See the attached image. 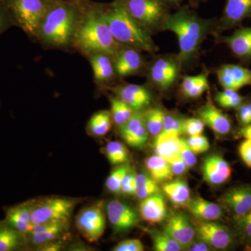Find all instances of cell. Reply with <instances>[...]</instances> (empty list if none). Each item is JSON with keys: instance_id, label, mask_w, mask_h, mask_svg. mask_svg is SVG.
<instances>
[{"instance_id": "cell-1", "label": "cell", "mask_w": 251, "mask_h": 251, "mask_svg": "<svg viewBox=\"0 0 251 251\" xmlns=\"http://www.w3.org/2000/svg\"><path fill=\"white\" fill-rule=\"evenodd\" d=\"M100 14L117 42L137 50L152 52L156 49L148 31L130 16L124 3L117 1Z\"/></svg>"}, {"instance_id": "cell-2", "label": "cell", "mask_w": 251, "mask_h": 251, "mask_svg": "<svg viewBox=\"0 0 251 251\" xmlns=\"http://www.w3.org/2000/svg\"><path fill=\"white\" fill-rule=\"evenodd\" d=\"M163 29L174 33L178 39L179 58L190 60L196 54L209 29V23L187 10L171 15L163 23Z\"/></svg>"}, {"instance_id": "cell-3", "label": "cell", "mask_w": 251, "mask_h": 251, "mask_svg": "<svg viewBox=\"0 0 251 251\" xmlns=\"http://www.w3.org/2000/svg\"><path fill=\"white\" fill-rule=\"evenodd\" d=\"M74 37L82 50L92 54L101 52L112 55L118 52L120 44L100 13L87 15L77 27Z\"/></svg>"}, {"instance_id": "cell-4", "label": "cell", "mask_w": 251, "mask_h": 251, "mask_svg": "<svg viewBox=\"0 0 251 251\" xmlns=\"http://www.w3.org/2000/svg\"><path fill=\"white\" fill-rule=\"evenodd\" d=\"M77 27L75 11L67 5H59L46 13L38 34L51 45L65 46L75 35Z\"/></svg>"}, {"instance_id": "cell-5", "label": "cell", "mask_w": 251, "mask_h": 251, "mask_svg": "<svg viewBox=\"0 0 251 251\" xmlns=\"http://www.w3.org/2000/svg\"><path fill=\"white\" fill-rule=\"evenodd\" d=\"M77 201L66 198H47L33 200L31 206L32 225L44 223H69Z\"/></svg>"}, {"instance_id": "cell-6", "label": "cell", "mask_w": 251, "mask_h": 251, "mask_svg": "<svg viewBox=\"0 0 251 251\" xmlns=\"http://www.w3.org/2000/svg\"><path fill=\"white\" fill-rule=\"evenodd\" d=\"M7 4L16 24L29 35H37L50 9L45 0H8Z\"/></svg>"}, {"instance_id": "cell-7", "label": "cell", "mask_w": 251, "mask_h": 251, "mask_svg": "<svg viewBox=\"0 0 251 251\" xmlns=\"http://www.w3.org/2000/svg\"><path fill=\"white\" fill-rule=\"evenodd\" d=\"M75 226L88 242H97L103 235L106 226L103 203L86 206L75 217Z\"/></svg>"}, {"instance_id": "cell-8", "label": "cell", "mask_w": 251, "mask_h": 251, "mask_svg": "<svg viewBox=\"0 0 251 251\" xmlns=\"http://www.w3.org/2000/svg\"><path fill=\"white\" fill-rule=\"evenodd\" d=\"M196 237L202 239L216 250H226L233 244L232 232L228 227L215 221H198L195 224Z\"/></svg>"}, {"instance_id": "cell-9", "label": "cell", "mask_w": 251, "mask_h": 251, "mask_svg": "<svg viewBox=\"0 0 251 251\" xmlns=\"http://www.w3.org/2000/svg\"><path fill=\"white\" fill-rule=\"evenodd\" d=\"M108 219L116 233L128 232L138 226L140 221L137 211L126 203L112 200L106 205Z\"/></svg>"}, {"instance_id": "cell-10", "label": "cell", "mask_w": 251, "mask_h": 251, "mask_svg": "<svg viewBox=\"0 0 251 251\" xmlns=\"http://www.w3.org/2000/svg\"><path fill=\"white\" fill-rule=\"evenodd\" d=\"M125 4L130 16L143 27L156 25L164 14L160 0H128Z\"/></svg>"}, {"instance_id": "cell-11", "label": "cell", "mask_w": 251, "mask_h": 251, "mask_svg": "<svg viewBox=\"0 0 251 251\" xmlns=\"http://www.w3.org/2000/svg\"><path fill=\"white\" fill-rule=\"evenodd\" d=\"M220 202L234 219L245 215L251 211V184L230 188L220 198Z\"/></svg>"}, {"instance_id": "cell-12", "label": "cell", "mask_w": 251, "mask_h": 251, "mask_svg": "<svg viewBox=\"0 0 251 251\" xmlns=\"http://www.w3.org/2000/svg\"><path fill=\"white\" fill-rule=\"evenodd\" d=\"M120 134L124 141L131 148H143L148 143L150 133L145 125L143 112H135L126 123L120 127Z\"/></svg>"}, {"instance_id": "cell-13", "label": "cell", "mask_w": 251, "mask_h": 251, "mask_svg": "<svg viewBox=\"0 0 251 251\" xmlns=\"http://www.w3.org/2000/svg\"><path fill=\"white\" fill-rule=\"evenodd\" d=\"M163 232L179 243L184 250L196 237L195 225L190 221L186 214L182 213L172 216Z\"/></svg>"}, {"instance_id": "cell-14", "label": "cell", "mask_w": 251, "mask_h": 251, "mask_svg": "<svg viewBox=\"0 0 251 251\" xmlns=\"http://www.w3.org/2000/svg\"><path fill=\"white\" fill-rule=\"evenodd\" d=\"M218 80L224 89L238 91L251 87V69L237 64H224L217 70Z\"/></svg>"}, {"instance_id": "cell-15", "label": "cell", "mask_w": 251, "mask_h": 251, "mask_svg": "<svg viewBox=\"0 0 251 251\" xmlns=\"http://www.w3.org/2000/svg\"><path fill=\"white\" fill-rule=\"evenodd\" d=\"M198 118L211 128L216 134L226 136L232 128V120L212 102L208 101L197 111Z\"/></svg>"}, {"instance_id": "cell-16", "label": "cell", "mask_w": 251, "mask_h": 251, "mask_svg": "<svg viewBox=\"0 0 251 251\" xmlns=\"http://www.w3.org/2000/svg\"><path fill=\"white\" fill-rule=\"evenodd\" d=\"M232 172L228 162L220 155H211L203 162V178L208 184L214 186L225 184L230 179Z\"/></svg>"}, {"instance_id": "cell-17", "label": "cell", "mask_w": 251, "mask_h": 251, "mask_svg": "<svg viewBox=\"0 0 251 251\" xmlns=\"http://www.w3.org/2000/svg\"><path fill=\"white\" fill-rule=\"evenodd\" d=\"M251 18V0H226L221 27L227 29L237 27Z\"/></svg>"}, {"instance_id": "cell-18", "label": "cell", "mask_w": 251, "mask_h": 251, "mask_svg": "<svg viewBox=\"0 0 251 251\" xmlns=\"http://www.w3.org/2000/svg\"><path fill=\"white\" fill-rule=\"evenodd\" d=\"M32 204L33 200H31L8 208L5 221L13 228L27 235L32 227L31 216Z\"/></svg>"}, {"instance_id": "cell-19", "label": "cell", "mask_w": 251, "mask_h": 251, "mask_svg": "<svg viewBox=\"0 0 251 251\" xmlns=\"http://www.w3.org/2000/svg\"><path fill=\"white\" fill-rule=\"evenodd\" d=\"M140 216L150 224H157L164 221L167 216L166 200L161 193L142 200L139 206Z\"/></svg>"}, {"instance_id": "cell-20", "label": "cell", "mask_w": 251, "mask_h": 251, "mask_svg": "<svg viewBox=\"0 0 251 251\" xmlns=\"http://www.w3.org/2000/svg\"><path fill=\"white\" fill-rule=\"evenodd\" d=\"M232 53L242 61L251 60V27H242L222 39Z\"/></svg>"}, {"instance_id": "cell-21", "label": "cell", "mask_w": 251, "mask_h": 251, "mask_svg": "<svg viewBox=\"0 0 251 251\" xmlns=\"http://www.w3.org/2000/svg\"><path fill=\"white\" fill-rule=\"evenodd\" d=\"M186 207L198 221H216L224 215V206L202 198L196 197L190 200Z\"/></svg>"}, {"instance_id": "cell-22", "label": "cell", "mask_w": 251, "mask_h": 251, "mask_svg": "<svg viewBox=\"0 0 251 251\" xmlns=\"http://www.w3.org/2000/svg\"><path fill=\"white\" fill-rule=\"evenodd\" d=\"M117 97L135 111H140L151 102V95L143 86L129 84L119 89Z\"/></svg>"}, {"instance_id": "cell-23", "label": "cell", "mask_w": 251, "mask_h": 251, "mask_svg": "<svg viewBox=\"0 0 251 251\" xmlns=\"http://www.w3.org/2000/svg\"><path fill=\"white\" fill-rule=\"evenodd\" d=\"M178 68L173 61L168 59H159L151 68L150 75L153 82L163 90L170 88L176 80Z\"/></svg>"}, {"instance_id": "cell-24", "label": "cell", "mask_w": 251, "mask_h": 251, "mask_svg": "<svg viewBox=\"0 0 251 251\" xmlns=\"http://www.w3.org/2000/svg\"><path fill=\"white\" fill-rule=\"evenodd\" d=\"M29 249L27 235L0 221V251H21Z\"/></svg>"}, {"instance_id": "cell-25", "label": "cell", "mask_w": 251, "mask_h": 251, "mask_svg": "<svg viewBox=\"0 0 251 251\" xmlns=\"http://www.w3.org/2000/svg\"><path fill=\"white\" fill-rule=\"evenodd\" d=\"M142 65V57L137 50L128 48L117 54L114 69L120 76L125 77L135 74Z\"/></svg>"}, {"instance_id": "cell-26", "label": "cell", "mask_w": 251, "mask_h": 251, "mask_svg": "<svg viewBox=\"0 0 251 251\" xmlns=\"http://www.w3.org/2000/svg\"><path fill=\"white\" fill-rule=\"evenodd\" d=\"M162 190L175 206L186 207L191 200V191L184 180H171L163 185Z\"/></svg>"}, {"instance_id": "cell-27", "label": "cell", "mask_w": 251, "mask_h": 251, "mask_svg": "<svg viewBox=\"0 0 251 251\" xmlns=\"http://www.w3.org/2000/svg\"><path fill=\"white\" fill-rule=\"evenodd\" d=\"M153 149L156 155L171 161L180 154L181 138L160 133L155 137Z\"/></svg>"}, {"instance_id": "cell-28", "label": "cell", "mask_w": 251, "mask_h": 251, "mask_svg": "<svg viewBox=\"0 0 251 251\" xmlns=\"http://www.w3.org/2000/svg\"><path fill=\"white\" fill-rule=\"evenodd\" d=\"M145 167L149 175L155 181L159 183H166L173 179V175L169 163L165 158L155 155L147 158Z\"/></svg>"}, {"instance_id": "cell-29", "label": "cell", "mask_w": 251, "mask_h": 251, "mask_svg": "<svg viewBox=\"0 0 251 251\" xmlns=\"http://www.w3.org/2000/svg\"><path fill=\"white\" fill-rule=\"evenodd\" d=\"M90 57L96 80L99 83L110 80L113 77L115 69L108 54L97 52L92 54Z\"/></svg>"}, {"instance_id": "cell-30", "label": "cell", "mask_w": 251, "mask_h": 251, "mask_svg": "<svg viewBox=\"0 0 251 251\" xmlns=\"http://www.w3.org/2000/svg\"><path fill=\"white\" fill-rule=\"evenodd\" d=\"M111 113L108 110H100L91 117L88 129L94 136L103 137L110 131L112 127Z\"/></svg>"}, {"instance_id": "cell-31", "label": "cell", "mask_w": 251, "mask_h": 251, "mask_svg": "<svg viewBox=\"0 0 251 251\" xmlns=\"http://www.w3.org/2000/svg\"><path fill=\"white\" fill-rule=\"evenodd\" d=\"M161 193L159 184L149 174L136 173L135 176V196L140 200Z\"/></svg>"}, {"instance_id": "cell-32", "label": "cell", "mask_w": 251, "mask_h": 251, "mask_svg": "<svg viewBox=\"0 0 251 251\" xmlns=\"http://www.w3.org/2000/svg\"><path fill=\"white\" fill-rule=\"evenodd\" d=\"M68 227H69V224H64L44 232L27 234V237L29 248L30 247L36 248L46 243L59 239L62 234L67 230Z\"/></svg>"}, {"instance_id": "cell-33", "label": "cell", "mask_w": 251, "mask_h": 251, "mask_svg": "<svg viewBox=\"0 0 251 251\" xmlns=\"http://www.w3.org/2000/svg\"><path fill=\"white\" fill-rule=\"evenodd\" d=\"M110 108L112 121L119 127L126 123L136 112L118 97L110 98Z\"/></svg>"}, {"instance_id": "cell-34", "label": "cell", "mask_w": 251, "mask_h": 251, "mask_svg": "<svg viewBox=\"0 0 251 251\" xmlns=\"http://www.w3.org/2000/svg\"><path fill=\"white\" fill-rule=\"evenodd\" d=\"M143 113L149 133L154 137L159 135L163 130V122L166 115L163 110L155 107L148 109Z\"/></svg>"}, {"instance_id": "cell-35", "label": "cell", "mask_w": 251, "mask_h": 251, "mask_svg": "<svg viewBox=\"0 0 251 251\" xmlns=\"http://www.w3.org/2000/svg\"><path fill=\"white\" fill-rule=\"evenodd\" d=\"M105 152L110 164L113 166L124 164L128 161L129 152L128 149L125 144L117 140L109 142L107 144L105 148Z\"/></svg>"}, {"instance_id": "cell-36", "label": "cell", "mask_w": 251, "mask_h": 251, "mask_svg": "<svg viewBox=\"0 0 251 251\" xmlns=\"http://www.w3.org/2000/svg\"><path fill=\"white\" fill-rule=\"evenodd\" d=\"M215 99L220 106L229 110H237L246 98L238 93L237 91L224 89L222 92L216 94Z\"/></svg>"}, {"instance_id": "cell-37", "label": "cell", "mask_w": 251, "mask_h": 251, "mask_svg": "<svg viewBox=\"0 0 251 251\" xmlns=\"http://www.w3.org/2000/svg\"><path fill=\"white\" fill-rule=\"evenodd\" d=\"M131 169V167L128 163L117 166L110 173L105 181V186L108 191L114 194H120L124 178Z\"/></svg>"}, {"instance_id": "cell-38", "label": "cell", "mask_w": 251, "mask_h": 251, "mask_svg": "<svg viewBox=\"0 0 251 251\" xmlns=\"http://www.w3.org/2000/svg\"><path fill=\"white\" fill-rule=\"evenodd\" d=\"M153 249L156 251H181L184 248L164 232H155L151 234Z\"/></svg>"}, {"instance_id": "cell-39", "label": "cell", "mask_w": 251, "mask_h": 251, "mask_svg": "<svg viewBox=\"0 0 251 251\" xmlns=\"http://www.w3.org/2000/svg\"><path fill=\"white\" fill-rule=\"evenodd\" d=\"M161 133L179 138L181 135L184 134L183 120L166 114L163 122V130Z\"/></svg>"}, {"instance_id": "cell-40", "label": "cell", "mask_w": 251, "mask_h": 251, "mask_svg": "<svg viewBox=\"0 0 251 251\" xmlns=\"http://www.w3.org/2000/svg\"><path fill=\"white\" fill-rule=\"evenodd\" d=\"M234 220L238 234L243 239L251 242V211Z\"/></svg>"}, {"instance_id": "cell-41", "label": "cell", "mask_w": 251, "mask_h": 251, "mask_svg": "<svg viewBox=\"0 0 251 251\" xmlns=\"http://www.w3.org/2000/svg\"><path fill=\"white\" fill-rule=\"evenodd\" d=\"M204 126L205 125L204 122L198 117V118L191 117V118L183 120L184 133H186L189 137L202 135Z\"/></svg>"}, {"instance_id": "cell-42", "label": "cell", "mask_w": 251, "mask_h": 251, "mask_svg": "<svg viewBox=\"0 0 251 251\" xmlns=\"http://www.w3.org/2000/svg\"><path fill=\"white\" fill-rule=\"evenodd\" d=\"M186 142L195 154L206 152L210 148L209 140L202 135L190 136Z\"/></svg>"}, {"instance_id": "cell-43", "label": "cell", "mask_w": 251, "mask_h": 251, "mask_svg": "<svg viewBox=\"0 0 251 251\" xmlns=\"http://www.w3.org/2000/svg\"><path fill=\"white\" fill-rule=\"evenodd\" d=\"M135 176L136 173L130 170L124 178L120 194L126 196H135Z\"/></svg>"}, {"instance_id": "cell-44", "label": "cell", "mask_w": 251, "mask_h": 251, "mask_svg": "<svg viewBox=\"0 0 251 251\" xmlns=\"http://www.w3.org/2000/svg\"><path fill=\"white\" fill-rule=\"evenodd\" d=\"M236 116L241 126L251 124V99H246L244 102L236 110Z\"/></svg>"}, {"instance_id": "cell-45", "label": "cell", "mask_w": 251, "mask_h": 251, "mask_svg": "<svg viewBox=\"0 0 251 251\" xmlns=\"http://www.w3.org/2000/svg\"><path fill=\"white\" fill-rule=\"evenodd\" d=\"M143 243L139 239H126L113 248V251H143Z\"/></svg>"}, {"instance_id": "cell-46", "label": "cell", "mask_w": 251, "mask_h": 251, "mask_svg": "<svg viewBox=\"0 0 251 251\" xmlns=\"http://www.w3.org/2000/svg\"><path fill=\"white\" fill-rule=\"evenodd\" d=\"M208 89H209V82H208L207 77L205 74H202L201 78L196 85L193 86V88L188 92L186 97L193 99L198 98L202 96Z\"/></svg>"}, {"instance_id": "cell-47", "label": "cell", "mask_w": 251, "mask_h": 251, "mask_svg": "<svg viewBox=\"0 0 251 251\" xmlns=\"http://www.w3.org/2000/svg\"><path fill=\"white\" fill-rule=\"evenodd\" d=\"M180 156L183 158L188 168H192L197 163V158L196 154L193 152L192 150L186 143V140L181 138V150H180Z\"/></svg>"}, {"instance_id": "cell-48", "label": "cell", "mask_w": 251, "mask_h": 251, "mask_svg": "<svg viewBox=\"0 0 251 251\" xmlns=\"http://www.w3.org/2000/svg\"><path fill=\"white\" fill-rule=\"evenodd\" d=\"M168 162L171 166L172 173L175 176H181L188 171L187 165L186 164L180 154Z\"/></svg>"}, {"instance_id": "cell-49", "label": "cell", "mask_w": 251, "mask_h": 251, "mask_svg": "<svg viewBox=\"0 0 251 251\" xmlns=\"http://www.w3.org/2000/svg\"><path fill=\"white\" fill-rule=\"evenodd\" d=\"M239 153L243 162L251 168V140L245 139L240 144Z\"/></svg>"}, {"instance_id": "cell-50", "label": "cell", "mask_w": 251, "mask_h": 251, "mask_svg": "<svg viewBox=\"0 0 251 251\" xmlns=\"http://www.w3.org/2000/svg\"><path fill=\"white\" fill-rule=\"evenodd\" d=\"M213 249H214L209 244L203 241L202 239L196 237L194 240L186 248L185 250L190 251H212Z\"/></svg>"}, {"instance_id": "cell-51", "label": "cell", "mask_w": 251, "mask_h": 251, "mask_svg": "<svg viewBox=\"0 0 251 251\" xmlns=\"http://www.w3.org/2000/svg\"><path fill=\"white\" fill-rule=\"evenodd\" d=\"M64 244H65V242L59 238L52 242L39 246V247H36V249H38L37 251H59L62 250Z\"/></svg>"}, {"instance_id": "cell-52", "label": "cell", "mask_w": 251, "mask_h": 251, "mask_svg": "<svg viewBox=\"0 0 251 251\" xmlns=\"http://www.w3.org/2000/svg\"><path fill=\"white\" fill-rule=\"evenodd\" d=\"M202 74L198 75H193V76H186L183 79L181 82V88L183 93L186 96L190 90L193 88V86L200 80L202 77Z\"/></svg>"}, {"instance_id": "cell-53", "label": "cell", "mask_w": 251, "mask_h": 251, "mask_svg": "<svg viewBox=\"0 0 251 251\" xmlns=\"http://www.w3.org/2000/svg\"><path fill=\"white\" fill-rule=\"evenodd\" d=\"M238 135L245 139L251 140V124L241 126L240 128L238 130Z\"/></svg>"}, {"instance_id": "cell-54", "label": "cell", "mask_w": 251, "mask_h": 251, "mask_svg": "<svg viewBox=\"0 0 251 251\" xmlns=\"http://www.w3.org/2000/svg\"><path fill=\"white\" fill-rule=\"evenodd\" d=\"M9 23H8L7 19L3 12L2 10L0 8V33L4 30L7 26L9 25Z\"/></svg>"}, {"instance_id": "cell-55", "label": "cell", "mask_w": 251, "mask_h": 251, "mask_svg": "<svg viewBox=\"0 0 251 251\" xmlns=\"http://www.w3.org/2000/svg\"><path fill=\"white\" fill-rule=\"evenodd\" d=\"M169 1H176V0H169Z\"/></svg>"}]
</instances>
